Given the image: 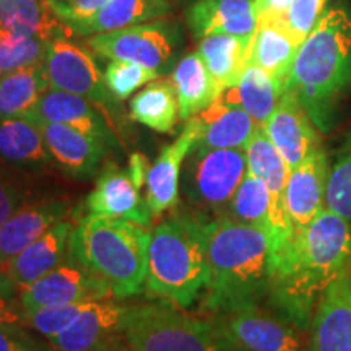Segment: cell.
I'll return each mask as SVG.
<instances>
[{"mask_svg": "<svg viewBox=\"0 0 351 351\" xmlns=\"http://www.w3.org/2000/svg\"><path fill=\"white\" fill-rule=\"evenodd\" d=\"M351 271V225L324 208L304 230L295 231L275 254L267 302L307 332L324 291Z\"/></svg>", "mask_w": 351, "mask_h": 351, "instance_id": "1", "label": "cell"}, {"mask_svg": "<svg viewBox=\"0 0 351 351\" xmlns=\"http://www.w3.org/2000/svg\"><path fill=\"white\" fill-rule=\"evenodd\" d=\"M208 283L202 306L212 314L267 301L275 269L274 234L225 215L202 217Z\"/></svg>", "mask_w": 351, "mask_h": 351, "instance_id": "2", "label": "cell"}, {"mask_svg": "<svg viewBox=\"0 0 351 351\" xmlns=\"http://www.w3.org/2000/svg\"><path fill=\"white\" fill-rule=\"evenodd\" d=\"M351 83V15L345 8L324 12L301 44L285 91L296 96L319 132L335 122L337 104Z\"/></svg>", "mask_w": 351, "mask_h": 351, "instance_id": "3", "label": "cell"}, {"mask_svg": "<svg viewBox=\"0 0 351 351\" xmlns=\"http://www.w3.org/2000/svg\"><path fill=\"white\" fill-rule=\"evenodd\" d=\"M150 232L129 219L85 215L75 221L69 254L99 276L114 298H130L142 291L148 269Z\"/></svg>", "mask_w": 351, "mask_h": 351, "instance_id": "4", "label": "cell"}, {"mask_svg": "<svg viewBox=\"0 0 351 351\" xmlns=\"http://www.w3.org/2000/svg\"><path fill=\"white\" fill-rule=\"evenodd\" d=\"M208 283L202 217L176 215L150 232L145 287L153 296L191 307Z\"/></svg>", "mask_w": 351, "mask_h": 351, "instance_id": "5", "label": "cell"}, {"mask_svg": "<svg viewBox=\"0 0 351 351\" xmlns=\"http://www.w3.org/2000/svg\"><path fill=\"white\" fill-rule=\"evenodd\" d=\"M121 335L132 351H244L215 319L192 317L166 302L127 306Z\"/></svg>", "mask_w": 351, "mask_h": 351, "instance_id": "6", "label": "cell"}, {"mask_svg": "<svg viewBox=\"0 0 351 351\" xmlns=\"http://www.w3.org/2000/svg\"><path fill=\"white\" fill-rule=\"evenodd\" d=\"M247 174L245 152L238 148L195 147L184 161L181 189L189 205L225 213L230 200Z\"/></svg>", "mask_w": 351, "mask_h": 351, "instance_id": "7", "label": "cell"}, {"mask_svg": "<svg viewBox=\"0 0 351 351\" xmlns=\"http://www.w3.org/2000/svg\"><path fill=\"white\" fill-rule=\"evenodd\" d=\"M182 36L173 20L158 19L129 28L93 34L86 39L91 52L109 60H125L163 73L174 64Z\"/></svg>", "mask_w": 351, "mask_h": 351, "instance_id": "8", "label": "cell"}, {"mask_svg": "<svg viewBox=\"0 0 351 351\" xmlns=\"http://www.w3.org/2000/svg\"><path fill=\"white\" fill-rule=\"evenodd\" d=\"M43 69L52 90L82 96L98 106L112 103L114 96L91 49L73 41L72 36H57L47 43Z\"/></svg>", "mask_w": 351, "mask_h": 351, "instance_id": "9", "label": "cell"}, {"mask_svg": "<svg viewBox=\"0 0 351 351\" xmlns=\"http://www.w3.org/2000/svg\"><path fill=\"white\" fill-rule=\"evenodd\" d=\"M213 319L244 351H309L304 330L262 304L213 314Z\"/></svg>", "mask_w": 351, "mask_h": 351, "instance_id": "10", "label": "cell"}, {"mask_svg": "<svg viewBox=\"0 0 351 351\" xmlns=\"http://www.w3.org/2000/svg\"><path fill=\"white\" fill-rule=\"evenodd\" d=\"M112 289L70 254L54 270L20 291L25 314L51 306L111 300Z\"/></svg>", "mask_w": 351, "mask_h": 351, "instance_id": "11", "label": "cell"}, {"mask_svg": "<svg viewBox=\"0 0 351 351\" xmlns=\"http://www.w3.org/2000/svg\"><path fill=\"white\" fill-rule=\"evenodd\" d=\"M38 125L54 166L75 181H86L99 173V166L108 153V145L83 134L73 127L29 119Z\"/></svg>", "mask_w": 351, "mask_h": 351, "instance_id": "12", "label": "cell"}, {"mask_svg": "<svg viewBox=\"0 0 351 351\" xmlns=\"http://www.w3.org/2000/svg\"><path fill=\"white\" fill-rule=\"evenodd\" d=\"M262 130L287 161L289 169L298 168L306 158L322 148L317 127L296 96L289 91H285L274 114L262 125Z\"/></svg>", "mask_w": 351, "mask_h": 351, "instance_id": "13", "label": "cell"}, {"mask_svg": "<svg viewBox=\"0 0 351 351\" xmlns=\"http://www.w3.org/2000/svg\"><path fill=\"white\" fill-rule=\"evenodd\" d=\"M88 215L121 218L148 226L153 215L140 189L132 181L129 171L108 161L99 171L95 189L86 197Z\"/></svg>", "mask_w": 351, "mask_h": 351, "instance_id": "14", "label": "cell"}, {"mask_svg": "<svg viewBox=\"0 0 351 351\" xmlns=\"http://www.w3.org/2000/svg\"><path fill=\"white\" fill-rule=\"evenodd\" d=\"M199 143V130L194 119H187L186 125L171 145H166L147 173V200L153 217H161L179 202L182 166L186 158Z\"/></svg>", "mask_w": 351, "mask_h": 351, "instance_id": "15", "label": "cell"}, {"mask_svg": "<svg viewBox=\"0 0 351 351\" xmlns=\"http://www.w3.org/2000/svg\"><path fill=\"white\" fill-rule=\"evenodd\" d=\"M309 351H351V271L320 296L309 327Z\"/></svg>", "mask_w": 351, "mask_h": 351, "instance_id": "16", "label": "cell"}, {"mask_svg": "<svg viewBox=\"0 0 351 351\" xmlns=\"http://www.w3.org/2000/svg\"><path fill=\"white\" fill-rule=\"evenodd\" d=\"M330 163L324 148L291 169L285 191V208L293 232L301 231L326 208V187Z\"/></svg>", "mask_w": 351, "mask_h": 351, "instance_id": "17", "label": "cell"}, {"mask_svg": "<svg viewBox=\"0 0 351 351\" xmlns=\"http://www.w3.org/2000/svg\"><path fill=\"white\" fill-rule=\"evenodd\" d=\"M127 306L112 300L90 302L70 326L49 340L57 351H103L121 339Z\"/></svg>", "mask_w": 351, "mask_h": 351, "instance_id": "18", "label": "cell"}, {"mask_svg": "<svg viewBox=\"0 0 351 351\" xmlns=\"http://www.w3.org/2000/svg\"><path fill=\"white\" fill-rule=\"evenodd\" d=\"M245 160H247V173L262 179L269 187L274 205V226L276 238V251L285 244L293 234V228L285 208V191H287L288 178L291 169L276 150L275 145L270 142L262 127H258L247 147L244 148Z\"/></svg>", "mask_w": 351, "mask_h": 351, "instance_id": "19", "label": "cell"}, {"mask_svg": "<svg viewBox=\"0 0 351 351\" xmlns=\"http://www.w3.org/2000/svg\"><path fill=\"white\" fill-rule=\"evenodd\" d=\"M70 217L72 202L65 199L29 202L16 210L0 226V267Z\"/></svg>", "mask_w": 351, "mask_h": 351, "instance_id": "20", "label": "cell"}, {"mask_svg": "<svg viewBox=\"0 0 351 351\" xmlns=\"http://www.w3.org/2000/svg\"><path fill=\"white\" fill-rule=\"evenodd\" d=\"M73 225L75 221L72 217L57 223L49 231L44 232L41 238L2 265L3 271L20 291L64 262L69 254V241Z\"/></svg>", "mask_w": 351, "mask_h": 351, "instance_id": "21", "label": "cell"}, {"mask_svg": "<svg viewBox=\"0 0 351 351\" xmlns=\"http://www.w3.org/2000/svg\"><path fill=\"white\" fill-rule=\"evenodd\" d=\"M26 119H41L47 122H57L83 132L98 138L109 148L116 145L114 132L109 127L106 116L96 111L95 103L82 96L65 93L59 90H49L39 98L33 111Z\"/></svg>", "mask_w": 351, "mask_h": 351, "instance_id": "22", "label": "cell"}, {"mask_svg": "<svg viewBox=\"0 0 351 351\" xmlns=\"http://www.w3.org/2000/svg\"><path fill=\"white\" fill-rule=\"evenodd\" d=\"M187 25L195 38L231 34L252 41L257 28L254 0H197L187 8Z\"/></svg>", "mask_w": 351, "mask_h": 351, "instance_id": "23", "label": "cell"}, {"mask_svg": "<svg viewBox=\"0 0 351 351\" xmlns=\"http://www.w3.org/2000/svg\"><path fill=\"white\" fill-rule=\"evenodd\" d=\"M191 119H194L199 130L197 147L207 148L244 150L261 127L243 108L228 103L221 96Z\"/></svg>", "mask_w": 351, "mask_h": 351, "instance_id": "24", "label": "cell"}, {"mask_svg": "<svg viewBox=\"0 0 351 351\" xmlns=\"http://www.w3.org/2000/svg\"><path fill=\"white\" fill-rule=\"evenodd\" d=\"M302 43L283 19H258L249 51V64L263 69L287 85Z\"/></svg>", "mask_w": 351, "mask_h": 351, "instance_id": "25", "label": "cell"}, {"mask_svg": "<svg viewBox=\"0 0 351 351\" xmlns=\"http://www.w3.org/2000/svg\"><path fill=\"white\" fill-rule=\"evenodd\" d=\"M0 163L16 171H43L52 160L38 125L26 117L0 116Z\"/></svg>", "mask_w": 351, "mask_h": 351, "instance_id": "26", "label": "cell"}, {"mask_svg": "<svg viewBox=\"0 0 351 351\" xmlns=\"http://www.w3.org/2000/svg\"><path fill=\"white\" fill-rule=\"evenodd\" d=\"M169 10V0H109L91 19L67 26L72 36L90 38L93 34L163 19Z\"/></svg>", "mask_w": 351, "mask_h": 351, "instance_id": "27", "label": "cell"}, {"mask_svg": "<svg viewBox=\"0 0 351 351\" xmlns=\"http://www.w3.org/2000/svg\"><path fill=\"white\" fill-rule=\"evenodd\" d=\"M169 80L178 95L179 117L182 121L197 116L223 93L197 52L184 56L176 64Z\"/></svg>", "mask_w": 351, "mask_h": 351, "instance_id": "28", "label": "cell"}, {"mask_svg": "<svg viewBox=\"0 0 351 351\" xmlns=\"http://www.w3.org/2000/svg\"><path fill=\"white\" fill-rule=\"evenodd\" d=\"M283 93L285 85L282 82L257 65L247 64L238 85L223 91L221 98L228 103L238 104L262 127L278 106Z\"/></svg>", "mask_w": 351, "mask_h": 351, "instance_id": "29", "label": "cell"}, {"mask_svg": "<svg viewBox=\"0 0 351 351\" xmlns=\"http://www.w3.org/2000/svg\"><path fill=\"white\" fill-rule=\"evenodd\" d=\"M0 28L46 43L57 36H72L47 0H0Z\"/></svg>", "mask_w": 351, "mask_h": 351, "instance_id": "30", "label": "cell"}, {"mask_svg": "<svg viewBox=\"0 0 351 351\" xmlns=\"http://www.w3.org/2000/svg\"><path fill=\"white\" fill-rule=\"evenodd\" d=\"M251 43L231 34H210L200 39L197 54L223 91L238 85L249 64Z\"/></svg>", "mask_w": 351, "mask_h": 351, "instance_id": "31", "label": "cell"}, {"mask_svg": "<svg viewBox=\"0 0 351 351\" xmlns=\"http://www.w3.org/2000/svg\"><path fill=\"white\" fill-rule=\"evenodd\" d=\"M130 117L138 124L171 134L178 124L179 101L171 80H153L130 101Z\"/></svg>", "mask_w": 351, "mask_h": 351, "instance_id": "32", "label": "cell"}, {"mask_svg": "<svg viewBox=\"0 0 351 351\" xmlns=\"http://www.w3.org/2000/svg\"><path fill=\"white\" fill-rule=\"evenodd\" d=\"M49 88L43 64L5 73L0 77V116L26 117Z\"/></svg>", "mask_w": 351, "mask_h": 351, "instance_id": "33", "label": "cell"}, {"mask_svg": "<svg viewBox=\"0 0 351 351\" xmlns=\"http://www.w3.org/2000/svg\"><path fill=\"white\" fill-rule=\"evenodd\" d=\"M223 215L244 223V225L269 231L275 238L274 205H271L270 191L262 179L256 178L251 173L245 174Z\"/></svg>", "mask_w": 351, "mask_h": 351, "instance_id": "34", "label": "cell"}, {"mask_svg": "<svg viewBox=\"0 0 351 351\" xmlns=\"http://www.w3.org/2000/svg\"><path fill=\"white\" fill-rule=\"evenodd\" d=\"M47 43L0 28V77L13 70L43 64Z\"/></svg>", "mask_w": 351, "mask_h": 351, "instance_id": "35", "label": "cell"}, {"mask_svg": "<svg viewBox=\"0 0 351 351\" xmlns=\"http://www.w3.org/2000/svg\"><path fill=\"white\" fill-rule=\"evenodd\" d=\"M326 208L351 225V138L346 140L328 169Z\"/></svg>", "mask_w": 351, "mask_h": 351, "instance_id": "36", "label": "cell"}, {"mask_svg": "<svg viewBox=\"0 0 351 351\" xmlns=\"http://www.w3.org/2000/svg\"><path fill=\"white\" fill-rule=\"evenodd\" d=\"M109 93L114 98L124 101L130 98L135 91H138L143 85H148L153 80L160 78L156 70L147 69L143 65L125 62V60H111L103 73Z\"/></svg>", "mask_w": 351, "mask_h": 351, "instance_id": "37", "label": "cell"}, {"mask_svg": "<svg viewBox=\"0 0 351 351\" xmlns=\"http://www.w3.org/2000/svg\"><path fill=\"white\" fill-rule=\"evenodd\" d=\"M86 304H90V302L51 306L29 311V313L25 314L26 327H29L33 332H36L38 335L44 337L46 340H51L56 335H59L60 332H64L80 315Z\"/></svg>", "mask_w": 351, "mask_h": 351, "instance_id": "38", "label": "cell"}, {"mask_svg": "<svg viewBox=\"0 0 351 351\" xmlns=\"http://www.w3.org/2000/svg\"><path fill=\"white\" fill-rule=\"evenodd\" d=\"M29 202V191L19 171L0 163V226Z\"/></svg>", "mask_w": 351, "mask_h": 351, "instance_id": "39", "label": "cell"}, {"mask_svg": "<svg viewBox=\"0 0 351 351\" xmlns=\"http://www.w3.org/2000/svg\"><path fill=\"white\" fill-rule=\"evenodd\" d=\"M0 351H57L44 337L20 324L0 322Z\"/></svg>", "mask_w": 351, "mask_h": 351, "instance_id": "40", "label": "cell"}, {"mask_svg": "<svg viewBox=\"0 0 351 351\" xmlns=\"http://www.w3.org/2000/svg\"><path fill=\"white\" fill-rule=\"evenodd\" d=\"M326 3L327 0H295L285 15V23L298 38L304 41L322 19Z\"/></svg>", "mask_w": 351, "mask_h": 351, "instance_id": "41", "label": "cell"}, {"mask_svg": "<svg viewBox=\"0 0 351 351\" xmlns=\"http://www.w3.org/2000/svg\"><path fill=\"white\" fill-rule=\"evenodd\" d=\"M47 2L65 25H72L91 19L109 0H47Z\"/></svg>", "mask_w": 351, "mask_h": 351, "instance_id": "42", "label": "cell"}, {"mask_svg": "<svg viewBox=\"0 0 351 351\" xmlns=\"http://www.w3.org/2000/svg\"><path fill=\"white\" fill-rule=\"evenodd\" d=\"M0 322L26 326L25 311L20 302V289L0 267Z\"/></svg>", "mask_w": 351, "mask_h": 351, "instance_id": "43", "label": "cell"}, {"mask_svg": "<svg viewBox=\"0 0 351 351\" xmlns=\"http://www.w3.org/2000/svg\"><path fill=\"white\" fill-rule=\"evenodd\" d=\"M295 0H254L258 19H285Z\"/></svg>", "mask_w": 351, "mask_h": 351, "instance_id": "44", "label": "cell"}, {"mask_svg": "<svg viewBox=\"0 0 351 351\" xmlns=\"http://www.w3.org/2000/svg\"><path fill=\"white\" fill-rule=\"evenodd\" d=\"M129 171L132 181L135 182V186L138 189L145 186V181H147V173H148V168H147V156L142 155V153H132L130 155V160H129Z\"/></svg>", "mask_w": 351, "mask_h": 351, "instance_id": "45", "label": "cell"}, {"mask_svg": "<svg viewBox=\"0 0 351 351\" xmlns=\"http://www.w3.org/2000/svg\"><path fill=\"white\" fill-rule=\"evenodd\" d=\"M103 351H132V350L127 348L124 339H122V337H121L119 340H116V341H114V343L109 345L108 348H104Z\"/></svg>", "mask_w": 351, "mask_h": 351, "instance_id": "46", "label": "cell"}]
</instances>
